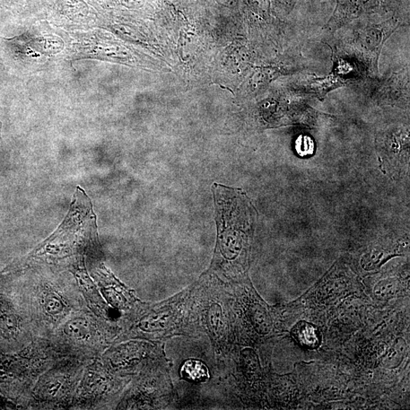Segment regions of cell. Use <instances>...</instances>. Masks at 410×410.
Returning a JSON list of instances; mask_svg holds the SVG:
<instances>
[{"instance_id": "4", "label": "cell", "mask_w": 410, "mask_h": 410, "mask_svg": "<svg viewBox=\"0 0 410 410\" xmlns=\"http://www.w3.org/2000/svg\"><path fill=\"white\" fill-rule=\"evenodd\" d=\"M292 335L301 346L316 349L320 344L319 331L307 321H300L292 329Z\"/></svg>"}, {"instance_id": "5", "label": "cell", "mask_w": 410, "mask_h": 410, "mask_svg": "<svg viewBox=\"0 0 410 410\" xmlns=\"http://www.w3.org/2000/svg\"><path fill=\"white\" fill-rule=\"evenodd\" d=\"M407 351V344L405 339L398 338L391 345L385 356L383 357V367L393 369L398 367L403 362Z\"/></svg>"}, {"instance_id": "10", "label": "cell", "mask_w": 410, "mask_h": 410, "mask_svg": "<svg viewBox=\"0 0 410 410\" xmlns=\"http://www.w3.org/2000/svg\"><path fill=\"white\" fill-rule=\"evenodd\" d=\"M45 308L50 316H57L64 312L65 305L60 296L55 293H50L46 295Z\"/></svg>"}, {"instance_id": "7", "label": "cell", "mask_w": 410, "mask_h": 410, "mask_svg": "<svg viewBox=\"0 0 410 410\" xmlns=\"http://www.w3.org/2000/svg\"><path fill=\"white\" fill-rule=\"evenodd\" d=\"M400 291V284L397 278L390 277L379 282L374 288L375 298L381 301L395 298Z\"/></svg>"}, {"instance_id": "8", "label": "cell", "mask_w": 410, "mask_h": 410, "mask_svg": "<svg viewBox=\"0 0 410 410\" xmlns=\"http://www.w3.org/2000/svg\"><path fill=\"white\" fill-rule=\"evenodd\" d=\"M182 376L195 381H203L208 378V371L206 366L196 360H189L182 368Z\"/></svg>"}, {"instance_id": "2", "label": "cell", "mask_w": 410, "mask_h": 410, "mask_svg": "<svg viewBox=\"0 0 410 410\" xmlns=\"http://www.w3.org/2000/svg\"><path fill=\"white\" fill-rule=\"evenodd\" d=\"M369 78L372 83L371 98L377 103L391 104V105L409 106V68L400 73L390 75L388 78Z\"/></svg>"}, {"instance_id": "1", "label": "cell", "mask_w": 410, "mask_h": 410, "mask_svg": "<svg viewBox=\"0 0 410 410\" xmlns=\"http://www.w3.org/2000/svg\"><path fill=\"white\" fill-rule=\"evenodd\" d=\"M396 22L356 28L339 34L335 50L338 54L353 59L369 78L380 76L379 63L383 45L397 29Z\"/></svg>"}, {"instance_id": "9", "label": "cell", "mask_w": 410, "mask_h": 410, "mask_svg": "<svg viewBox=\"0 0 410 410\" xmlns=\"http://www.w3.org/2000/svg\"><path fill=\"white\" fill-rule=\"evenodd\" d=\"M393 256H395L385 250L374 249L364 256L362 259V265L366 270H373L379 268L383 263Z\"/></svg>"}, {"instance_id": "3", "label": "cell", "mask_w": 410, "mask_h": 410, "mask_svg": "<svg viewBox=\"0 0 410 410\" xmlns=\"http://www.w3.org/2000/svg\"><path fill=\"white\" fill-rule=\"evenodd\" d=\"M344 85L342 78L333 73L325 78L300 77L292 83L291 90L301 96H315L323 99L328 92Z\"/></svg>"}, {"instance_id": "6", "label": "cell", "mask_w": 410, "mask_h": 410, "mask_svg": "<svg viewBox=\"0 0 410 410\" xmlns=\"http://www.w3.org/2000/svg\"><path fill=\"white\" fill-rule=\"evenodd\" d=\"M64 332L69 337L87 339L91 335V328L88 320L76 318L68 321L64 326Z\"/></svg>"}]
</instances>
